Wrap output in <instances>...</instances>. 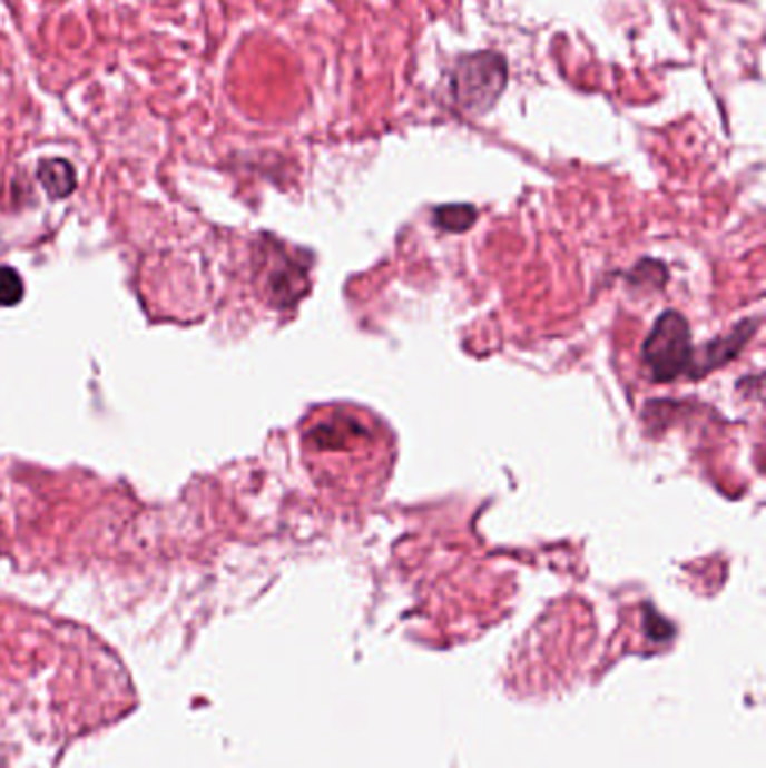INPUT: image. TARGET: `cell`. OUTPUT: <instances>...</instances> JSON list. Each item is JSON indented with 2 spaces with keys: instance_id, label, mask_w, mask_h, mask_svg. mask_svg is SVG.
Segmentation results:
<instances>
[{
  "instance_id": "6da1fadb",
  "label": "cell",
  "mask_w": 766,
  "mask_h": 768,
  "mask_svg": "<svg viewBox=\"0 0 766 768\" xmlns=\"http://www.w3.org/2000/svg\"><path fill=\"white\" fill-rule=\"evenodd\" d=\"M505 83L508 61L503 55L492 50L461 57L450 75V92L454 101L472 115L488 112L503 95Z\"/></svg>"
},
{
  "instance_id": "7a4b0ae2",
  "label": "cell",
  "mask_w": 766,
  "mask_h": 768,
  "mask_svg": "<svg viewBox=\"0 0 766 768\" xmlns=\"http://www.w3.org/2000/svg\"><path fill=\"white\" fill-rule=\"evenodd\" d=\"M644 360L659 382H670L690 366L693 348L688 324L679 313H666L644 346Z\"/></svg>"
},
{
  "instance_id": "3957f363",
  "label": "cell",
  "mask_w": 766,
  "mask_h": 768,
  "mask_svg": "<svg viewBox=\"0 0 766 768\" xmlns=\"http://www.w3.org/2000/svg\"><path fill=\"white\" fill-rule=\"evenodd\" d=\"M39 180L43 189L50 194V198H66L75 191L77 187V176L75 169L68 160H43L39 165Z\"/></svg>"
},
{
  "instance_id": "277c9868",
  "label": "cell",
  "mask_w": 766,
  "mask_h": 768,
  "mask_svg": "<svg viewBox=\"0 0 766 768\" xmlns=\"http://www.w3.org/2000/svg\"><path fill=\"white\" fill-rule=\"evenodd\" d=\"M23 293H26V286H23L21 275L8 266L0 268V306H6V308L17 306L23 299Z\"/></svg>"
},
{
  "instance_id": "5b68a950",
  "label": "cell",
  "mask_w": 766,
  "mask_h": 768,
  "mask_svg": "<svg viewBox=\"0 0 766 768\" xmlns=\"http://www.w3.org/2000/svg\"><path fill=\"white\" fill-rule=\"evenodd\" d=\"M474 216L477 211L470 205H448V207L436 209V223L452 232L465 229L474 220Z\"/></svg>"
}]
</instances>
